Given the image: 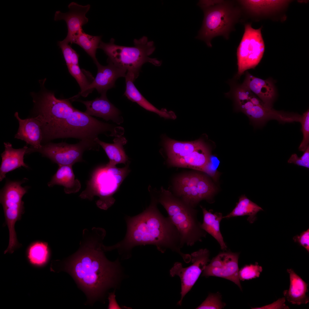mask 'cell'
Masks as SVG:
<instances>
[{
  "mask_svg": "<svg viewBox=\"0 0 309 309\" xmlns=\"http://www.w3.org/2000/svg\"><path fill=\"white\" fill-rule=\"evenodd\" d=\"M108 65L104 66L98 62L95 64L98 68L95 78L88 87L86 93L88 96L94 89L100 93H106L107 90L115 85L117 79L121 77H125L127 71L110 61Z\"/></svg>",
  "mask_w": 309,
  "mask_h": 309,
  "instance_id": "15",
  "label": "cell"
},
{
  "mask_svg": "<svg viewBox=\"0 0 309 309\" xmlns=\"http://www.w3.org/2000/svg\"><path fill=\"white\" fill-rule=\"evenodd\" d=\"M36 105L35 118L41 125L43 138L49 141L54 139L64 121L76 109L69 99H58L51 92L43 93Z\"/></svg>",
  "mask_w": 309,
  "mask_h": 309,
  "instance_id": "7",
  "label": "cell"
},
{
  "mask_svg": "<svg viewBox=\"0 0 309 309\" xmlns=\"http://www.w3.org/2000/svg\"><path fill=\"white\" fill-rule=\"evenodd\" d=\"M204 144L201 139L190 142H181L168 139L165 141V144L169 160H170L185 156Z\"/></svg>",
  "mask_w": 309,
  "mask_h": 309,
  "instance_id": "27",
  "label": "cell"
},
{
  "mask_svg": "<svg viewBox=\"0 0 309 309\" xmlns=\"http://www.w3.org/2000/svg\"><path fill=\"white\" fill-rule=\"evenodd\" d=\"M263 209L256 203L252 201L245 195L241 196L238 202L233 211L223 218L247 215V220L251 223H253L256 219V214Z\"/></svg>",
  "mask_w": 309,
  "mask_h": 309,
  "instance_id": "29",
  "label": "cell"
},
{
  "mask_svg": "<svg viewBox=\"0 0 309 309\" xmlns=\"http://www.w3.org/2000/svg\"><path fill=\"white\" fill-rule=\"evenodd\" d=\"M221 299V296L218 293L209 294L205 300L196 309H222L225 306Z\"/></svg>",
  "mask_w": 309,
  "mask_h": 309,
  "instance_id": "36",
  "label": "cell"
},
{
  "mask_svg": "<svg viewBox=\"0 0 309 309\" xmlns=\"http://www.w3.org/2000/svg\"><path fill=\"white\" fill-rule=\"evenodd\" d=\"M210 157L209 149L205 144L185 156L169 161L170 164L173 166L201 171L209 161Z\"/></svg>",
  "mask_w": 309,
  "mask_h": 309,
  "instance_id": "23",
  "label": "cell"
},
{
  "mask_svg": "<svg viewBox=\"0 0 309 309\" xmlns=\"http://www.w3.org/2000/svg\"><path fill=\"white\" fill-rule=\"evenodd\" d=\"M68 12L63 13L57 11L55 14L54 20L58 21L64 20L67 25L68 33L66 37L63 40L71 44L74 43L76 38L83 29L82 27L88 21L86 14L89 11L90 6L79 5L72 2L68 5Z\"/></svg>",
  "mask_w": 309,
  "mask_h": 309,
  "instance_id": "14",
  "label": "cell"
},
{
  "mask_svg": "<svg viewBox=\"0 0 309 309\" xmlns=\"http://www.w3.org/2000/svg\"><path fill=\"white\" fill-rule=\"evenodd\" d=\"M289 274L290 285L289 289L283 292L285 298L291 303L300 305L306 304L309 298L306 295L308 289V284L298 275L292 269H287Z\"/></svg>",
  "mask_w": 309,
  "mask_h": 309,
  "instance_id": "21",
  "label": "cell"
},
{
  "mask_svg": "<svg viewBox=\"0 0 309 309\" xmlns=\"http://www.w3.org/2000/svg\"><path fill=\"white\" fill-rule=\"evenodd\" d=\"M291 1L276 0H239L243 7L253 14H266L280 9L287 5Z\"/></svg>",
  "mask_w": 309,
  "mask_h": 309,
  "instance_id": "26",
  "label": "cell"
},
{
  "mask_svg": "<svg viewBox=\"0 0 309 309\" xmlns=\"http://www.w3.org/2000/svg\"><path fill=\"white\" fill-rule=\"evenodd\" d=\"M76 101L86 106V110L84 112L89 115L101 118L106 121L111 120L118 124L123 122L119 110L108 100L106 93L101 94L100 97L93 100Z\"/></svg>",
  "mask_w": 309,
  "mask_h": 309,
  "instance_id": "16",
  "label": "cell"
},
{
  "mask_svg": "<svg viewBox=\"0 0 309 309\" xmlns=\"http://www.w3.org/2000/svg\"><path fill=\"white\" fill-rule=\"evenodd\" d=\"M219 163L217 160L212 158L211 156L209 161L201 171L206 173L213 178H215Z\"/></svg>",
  "mask_w": 309,
  "mask_h": 309,
  "instance_id": "37",
  "label": "cell"
},
{
  "mask_svg": "<svg viewBox=\"0 0 309 309\" xmlns=\"http://www.w3.org/2000/svg\"><path fill=\"white\" fill-rule=\"evenodd\" d=\"M261 30V28H253L250 23L245 25L244 32L237 50L236 78L238 79L246 70L254 68L262 59L265 45Z\"/></svg>",
  "mask_w": 309,
  "mask_h": 309,
  "instance_id": "10",
  "label": "cell"
},
{
  "mask_svg": "<svg viewBox=\"0 0 309 309\" xmlns=\"http://www.w3.org/2000/svg\"><path fill=\"white\" fill-rule=\"evenodd\" d=\"M192 264L183 268L182 264L175 262L170 270L171 276H178L181 282V298L177 304L181 306L184 296L191 290L210 261L209 252L207 249H201L190 255Z\"/></svg>",
  "mask_w": 309,
  "mask_h": 309,
  "instance_id": "11",
  "label": "cell"
},
{
  "mask_svg": "<svg viewBox=\"0 0 309 309\" xmlns=\"http://www.w3.org/2000/svg\"><path fill=\"white\" fill-rule=\"evenodd\" d=\"M25 194L22 190L15 188L7 189L0 194V203L9 229V239L11 240L17 238L15 225L24 213V203L22 198Z\"/></svg>",
  "mask_w": 309,
  "mask_h": 309,
  "instance_id": "13",
  "label": "cell"
},
{
  "mask_svg": "<svg viewBox=\"0 0 309 309\" xmlns=\"http://www.w3.org/2000/svg\"><path fill=\"white\" fill-rule=\"evenodd\" d=\"M95 140L103 149L109 159L107 163L112 166H116L118 164H126L128 162V157L123 148V145L127 140L123 137H119L113 140V143H108L100 140L98 138Z\"/></svg>",
  "mask_w": 309,
  "mask_h": 309,
  "instance_id": "24",
  "label": "cell"
},
{
  "mask_svg": "<svg viewBox=\"0 0 309 309\" xmlns=\"http://www.w3.org/2000/svg\"><path fill=\"white\" fill-rule=\"evenodd\" d=\"M288 162L290 163H294L299 166H301L309 169V164L307 163L298 157L297 154L294 153L293 154L288 160Z\"/></svg>",
  "mask_w": 309,
  "mask_h": 309,
  "instance_id": "40",
  "label": "cell"
},
{
  "mask_svg": "<svg viewBox=\"0 0 309 309\" xmlns=\"http://www.w3.org/2000/svg\"><path fill=\"white\" fill-rule=\"evenodd\" d=\"M125 78L126 87L124 95L128 99L136 102L145 109L157 114L161 117L169 119L176 118V116L174 112L168 111L165 109H158L143 96L134 84L137 78L133 74L127 72Z\"/></svg>",
  "mask_w": 309,
  "mask_h": 309,
  "instance_id": "18",
  "label": "cell"
},
{
  "mask_svg": "<svg viewBox=\"0 0 309 309\" xmlns=\"http://www.w3.org/2000/svg\"><path fill=\"white\" fill-rule=\"evenodd\" d=\"M198 4L203 11L204 17L196 38L203 41L210 47L215 37L222 35L227 39L239 17V10L224 1L201 0Z\"/></svg>",
  "mask_w": 309,
  "mask_h": 309,
  "instance_id": "5",
  "label": "cell"
},
{
  "mask_svg": "<svg viewBox=\"0 0 309 309\" xmlns=\"http://www.w3.org/2000/svg\"><path fill=\"white\" fill-rule=\"evenodd\" d=\"M99 145L95 140H82L75 144L66 142H49L37 149L28 148L27 154L37 152L49 158L58 165L73 166L75 163L84 161L82 156L86 150L98 151Z\"/></svg>",
  "mask_w": 309,
  "mask_h": 309,
  "instance_id": "9",
  "label": "cell"
},
{
  "mask_svg": "<svg viewBox=\"0 0 309 309\" xmlns=\"http://www.w3.org/2000/svg\"><path fill=\"white\" fill-rule=\"evenodd\" d=\"M243 112L257 125H262L271 120H276L280 122L283 120V116L282 112L268 107L254 105Z\"/></svg>",
  "mask_w": 309,
  "mask_h": 309,
  "instance_id": "28",
  "label": "cell"
},
{
  "mask_svg": "<svg viewBox=\"0 0 309 309\" xmlns=\"http://www.w3.org/2000/svg\"><path fill=\"white\" fill-rule=\"evenodd\" d=\"M242 84L257 95L264 104L272 108L275 92L274 86L271 81L256 77L247 72Z\"/></svg>",
  "mask_w": 309,
  "mask_h": 309,
  "instance_id": "20",
  "label": "cell"
},
{
  "mask_svg": "<svg viewBox=\"0 0 309 309\" xmlns=\"http://www.w3.org/2000/svg\"><path fill=\"white\" fill-rule=\"evenodd\" d=\"M101 36H93L81 31L75 40L74 43L82 48L92 58L95 64L98 62L96 57L97 49L101 41Z\"/></svg>",
  "mask_w": 309,
  "mask_h": 309,
  "instance_id": "31",
  "label": "cell"
},
{
  "mask_svg": "<svg viewBox=\"0 0 309 309\" xmlns=\"http://www.w3.org/2000/svg\"><path fill=\"white\" fill-rule=\"evenodd\" d=\"M173 183L176 196L193 207L202 200H210L215 192L209 179L197 173L180 175L175 178Z\"/></svg>",
  "mask_w": 309,
  "mask_h": 309,
  "instance_id": "8",
  "label": "cell"
},
{
  "mask_svg": "<svg viewBox=\"0 0 309 309\" xmlns=\"http://www.w3.org/2000/svg\"><path fill=\"white\" fill-rule=\"evenodd\" d=\"M114 41L113 38L108 43L101 41L98 48L102 49L108 56L107 61L126 70L127 72L133 73L137 78L144 64L149 62L156 66L162 64L161 61L149 57L155 47L154 42L149 41L146 36L135 39L134 46L132 47L116 45Z\"/></svg>",
  "mask_w": 309,
  "mask_h": 309,
  "instance_id": "4",
  "label": "cell"
},
{
  "mask_svg": "<svg viewBox=\"0 0 309 309\" xmlns=\"http://www.w3.org/2000/svg\"><path fill=\"white\" fill-rule=\"evenodd\" d=\"M129 171L128 164L121 168L107 164L98 167L92 172L86 189L79 197L82 199L92 200L94 196H97L99 198L96 202L97 207L107 209L114 204L115 199L113 195Z\"/></svg>",
  "mask_w": 309,
  "mask_h": 309,
  "instance_id": "6",
  "label": "cell"
},
{
  "mask_svg": "<svg viewBox=\"0 0 309 309\" xmlns=\"http://www.w3.org/2000/svg\"><path fill=\"white\" fill-rule=\"evenodd\" d=\"M200 207L203 215V221L201 225V228L217 241L221 249L226 250L227 246L220 228V223L223 219L222 214L220 213H213L211 211H208L201 206Z\"/></svg>",
  "mask_w": 309,
  "mask_h": 309,
  "instance_id": "25",
  "label": "cell"
},
{
  "mask_svg": "<svg viewBox=\"0 0 309 309\" xmlns=\"http://www.w3.org/2000/svg\"><path fill=\"white\" fill-rule=\"evenodd\" d=\"M110 296L109 298V304L108 308H114V307H115V308H120L115 300L114 294H111V296Z\"/></svg>",
  "mask_w": 309,
  "mask_h": 309,
  "instance_id": "41",
  "label": "cell"
},
{
  "mask_svg": "<svg viewBox=\"0 0 309 309\" xmlns=\"http://www.w3.org/2000/svg\"><path fill=\"white\" fill-rule=\"evenodd\" d=\"M64 41H58V45L61 48L67 66L78 64L79 55L69 45Z\"/></svg>",
  "mask_w": 309,
  "mask_h": 309,
  "instance_id": "33",
  "label": "cell"
},
{
  "mask_svg": "<svg viewBox=\"0 0 309 309\" xmlns=\"http://www.w3.org/2000/svg\"><path fill=\"white\" fill-rule=\"evenodd\" d=\"M295 242L298 243L309 252V229L303 231L300 235H297L293 237Z\"/></svg>",
  "mask_w": 309,
  "mask_h": 309,
  "instance_id": "38",
  "label": "cell"
},
{
  "mask_svg": "<svg viewBox=\"0 0 309 309\" xmlns=\"http://www.w3.org/2000/svg\"><path fill=\"white\" fill-rule=\"evenodd\" d=\"M67 66L70 73L76 80L80 88L79 95L86 97L87 89L91 83L89 82L87 77L79 65H71Z\"/></svg>",
  "mask_w": 309,
  "mask_h": 309,
  "instance_id": "32",
  "label": "cell"
},
{
  "mask_svg": "<svg viewBox=\"0 0 309 309\" xmlns=\"http://www.w3.org/2000/svg\"><path fill=\"white\" fill-rule=\"evenodd\" d=\"M50 255L48 244L43 241H34L30 244L27 249L28 260L31 263L35 265L40 266L46 263Z\"/></svg>",
  "mask_w": 309,
  "mask_h": 309,
  "instance_id": "30",
  "label": "cell"
},
{
  "mask_svg": "<svg viewBox=\"0 0 309 309\" xmlns=\"http://www.w3.org/2000/svg\"><path fill=\"white\" fill-rule=\"evenodd\" d=\"M5 150L1 154L2 161L0 168V181L5 178L6 174L17 168L23 167L26 168L27 165L24 161V155L27 154L28 147L15 149L9 142H4Z\"/></svg>",
  "mask_w": 309,
  "mask_h": 309,
  "instance_id": "19",
  "label": "cell"
},
{
  "mask_svg": "<svg viewBox=\"0 0 309 309\" xmlns=\"http://www.w3.org/2000/svg\"><path fill=\"white\" fill-rule=\"evenodd\" d=\"M15 116L19 123V129L15 138L23 140L27 144L30 145L31 147L29 148L30 149L41 148L43 136L39 122L35 117L21 119L17 112L15 113Z\"/></svg>",
  "mask_w": 309,
  "mask_h": 309,
  "instance_id": "17",
  "label": "cell"
},
{
  "mask_svg": "<svg viewBox=\"0 0 309 309\" xmlns=\"http://www.w3.org/2000/svg\"><path fill=\"white\" fill-rule=\"evenodd\" d=\"M72 165H58V168L50 181L47 183L49 187L56 185L62 186L66 194L78 192L81 188L80 181L75 178Z\"/></svg>",
  "mask_w": 309,
  "mask_h": 309,
  "instance_id": "22",
  "label": "cell"
},
{
  "mask_svg": "<svg viewBox=\"0 0 309 309\" xmlns=\"http://www.w3.org/2000/svg\"><path fill=\"white\" fill-rule=\"evenodd\" d=\"M301 124V131L303 135V140L298 148L300 151L304 152L309 145V110L302 115L300 122Z\"/></svg>",
  "mask_w": 309,
  "mask_h": 309,
  "instance_id": "35",
  "label": "cell"
},
{
  "mask_svg": "<svg viewBox=\"0 0 309 309\" xmlns=\"http://www.w3.org/2000/svg\"><path fill=\"white\" fill-rule=\"evenodd\" d=\"M106 235L101 228L83 230L78 249L63 262L62 270L69 274L93 304L114 287L120 272L118 261L106 257L103 241Z\"/></svg>",
  "mask_w": 309,
  "mask_h": 309,
  "instance_id": "1",
  "label": "cell"
},
{
  "mask_svg": "<svg viewBox=\"0 0 309 309\" xmlns=\"http://www.w3.org/2000/svg\"><path fill=\"white\" fill-rule=\"evenodd\" d=\"M157 203L152 196L150 205L142 213L132 217L126 216L125 238L114 245L106 246V250L117 249L120 254H128L136 246L153 245L162 253L170 249L182 256L181 248L183 245L180 233L169 217L161 213Z\"/></svg>",
  "mask_w": 309,
  "mask_h": 309,
  "instance_id": "2",
  "label": "cell"
},
{
  "mask_svg": "<svg viewBox=\"0 0 309 309\" xmlns=\"http://www.w3.org/2000/svg\"><path fill=\"white\" fill-rule=\"evenodd\" d=\"M239 257L238 253L229 251L219 253L206 266L202 276L226 279L233 282L241 290L239 277Z\"/></svg>",
  "mask_w": 309,
  "mask_h": 309,
  "instance_id": "12",
  "label": "cell"
},
{
  "mask_svg": "<svg viewBox=\"0 0 309 309\" xmlns=\"http://www.w3.org/2000/svg\"><path fill=\"white\" fill-rule=\"evenodd\" d=\"M158 203L164 208L169 217L178 230L183 244L192 246L201 241L207 233L201 227L197 219V211L174 196L169 191L161 187L157 197Z\"/></svg>",
  "mask_w": 309,
  "mask_h": 309,
  "instance_id": "3",
  "label": "cell"
},
{
  "mask_svg": "<svg viewBox=\"0 0 309 309\" xmlns=\"http://www.w3.org/2000/svg\"><path fill=\"white\" fill-rule=\"evenodd\" d=\"M285 298L284 297L279 299L277 301L269 305L260 307L254 308L252 309H289L288 306H286L285 302Z\"/></svg>",
  "mask_w": 309,
  "mask_h": 309,
  "instance_id": "39",
  "label": "cell"
},
{
  "mask_svg": "<svg viewBox=\"0 0 309 309\" xmlns=\"http://www.w3.org/2000/svg\"><path fill=\"white\" fill-rule=\"evenodd\" d=\"M262 270V267L257 263L255 264L246 265L239 271V280L244 281L259 277Z\"/></svg>",
  "mask_w": 309,
  "mask_h": 309,
  "instance_id": "34",
  "label": "cell"
}]
</instances>
